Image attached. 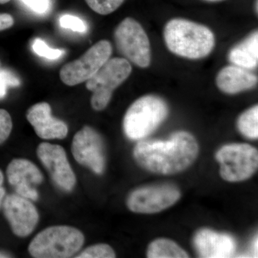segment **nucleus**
<instances>
[{"instance_id":"f257e3e1","label":"nucleus","mask_w":258,"mask_h":258,"mask_svg":"<svg viewBox=\"0 0 258 258\" xmlns=\"http://www.w3.org/2000/svg\"><path fill=\"white\" fill-rule=\"evenodd\" d=\"M198 154V141L184 131L174 132L167 140L138 141L133 151L134 159L141 167L162 175L186 170L196 161Z\"/></svg>"},{"instance_id":"f03ea898","label":"nucleus","mask_w":258,"mask_h":258,"mask_svg":"<svg viewBox=\"0 0 258 258\" xmlns=\"http://www.w3.org/2000/svg\"><path fill=\"white\" fill-rule=\"evenodd\" d=\"M164 38L171 52L193 60L208 56L215 45L211 30L184 19H173L166 24Z\"/></svg>"},{"instance_id":"7ed1b4c3","label":"nucleus","mask_w":258,"mask_h":258,"mask_svg":"<svg viewBox=\"0 0 258 258\" xmlns=\"http://www.w3.org/2000/svg\"><path fill=\"white\" fill-rule=\"evenodd\" d=\"M169 115L167 103L160 97L147 95L138 98L127 110L123 128L127 138L140 141L155 132Z\"/></svg>"},{"instance_id":"20e7f679","label":"nucleus","mask_w":258,"mask_h":258,"mask_svg":"<svg viewBox=\"0 0 258 258\" xmlns=\"http://www.w3.org/2000/svg\"><path fill=\"white\" fill-rule=\"evenodd\" d=\"M85 237L76 227L51 226L39 232L29 244L28 251L36 258H67L83 247Z\"/></svg>"},{"instance_id":"39448f33","label":"nucleus","mask_w":258,"mask_h":258,"mask_svg":"<svg viewBox=\"0 0 258 258\" xmlns=\"http://www.w3.org/2000/svg\"><path fill=\"white\" fill-rule=\"evenodd\" d=\"M132 71V66L126 59L113 57L86 81V88L92 92L91 103L95 111H103L108 106L113 91L128 79Z\"/></svg>"},{"instance_id":"423d86ee","label":"nucleus","mask_w":258,"mask_h":258,"mask_svg":"<svg viewBox=\"0 0 258 258\" xmlns=\"http://www.w3.org/2000/svg\"><path fill=\"white\" fill-rule=\"evenodd\" d=\"M221 177L229 182L249 179L257 170L258 152L247 144H226L215 154Z\"/></svg>"},{"instance_id":"0eeeda50","label":"nucleus","mask_w":258,"mask_h":258,"mask_svg":"<svg viewBox=\"0 0 258 258\" xmlns=\"http://www.w3.org/2000/svg\"><path fill=\"white\" fill-rule=\"evenodd\" d=\"M117 49L127 60L140 68L149 67L152 61L151 45L141 24L132 18H125L114 32Z\"/></svg>"},{"instance_id":"6e6552de","label":"nucleus","mask_w":258,"mask_h":258,"mask_svg":"<svg viewBox=\"0 0 258 258\" xmlns=\"http://www.w3.org/2000/svg\"><path fill=\"white\" fill-rule=\"evenodd\" d=\"M181 195L177 186L171 183L147 185L129 194L126 205L134 213L155 214L171 208Z\"/></svg>"},{"instance_id":"1a4fd4ad","label":"nucleus","mask_w":258,"mask_h":258,"mask_svg":"<svg viewBox=\"0 0 258 258\" xmlns=\"http://www.w3.org/2000/svg\"><path fill=\"white\" fill-rule=\"evenodd\" d=\"M112 51L109 41H98L77 60L62 66L60 72L61 81L69 86L86 82L111 58Z\"/></svg>"},{"instance_id":"9d476101","label":"nucleus","mask_w":258,"mask_h":258,"mask_svg":"<svg viewBox=\"0 0 258 258\" xmlns=\"http://www.w3.org/2000/svg\"><path fill=\"white\" fill-rule=\"evenodd\" d=\"M71 151L75 160L79 164L101 175L106 169V148L101 134L85 125L75 134Z\"/></svg>"},{"instance_id":"9b49d317","label":"nucleus","mask_w":258,"mask_h":258,"mask_svg":"<svg viewBox=\"0 0 258 258\" xmlns=\"http://www.w3.org/2000/svg\"><path fill=\"white\" fill-rule=\"evenodd\" d=\"M42 165L61 189L71 191L76 184V176L63 148L57 144L42 142L37 149Z\"/></svg>"},{"instance_id":"f8f14e48","label":"nucleus","mask_w":258,"mask_h":258,"mask_svg":"<svg viewBox=\"0 0 258 258\" xmlns=\"http://www.w3.org/2000/svg\"><path fill=\"white\" fill-rule=\"evenodd\" d=\"M3 207L5 216L15 235L26 237L35 230L39 214L30 200L13 194L5 197Z\"/></svg>"},{"instance_id":"ddd939ff","label":"nucleus","mask_w":258,"mask_h":258,"mask_svg":"<svg viewBox=\"0 0 258 258\" xmlns=\"http://www.w3.org/2000/svg\"><path fill=\"white\" fill-rule=\"evenodd\" d=\"M7 177L16 194L32 201L39 195L35 186L43 181V175L33 162L25 159H15L7 168Z\"/></svg>"},{"instance_id":"4468645a","label":"nucleus","mask_w":258,"mask_h":258,"mask_svg":"<svg viewBox=\"0 0 258 258\" xmlns=\"http://www.w3.org/2000/svg\"><path fill=\"white\" fill-rule=\"evenodd\" d=\"M193 244L200 257H231L235 253L237 242L230 234L203 228L195 233Z\"/></svg>"},{"instance_id":"2eb2a0df","label":"nucleus","mask_w":258,"mask_h":258,"mask_svg":"<svg viewBox=\"0 0 258 258\" xmlns=\"http://www.w3.org/2000/svg\"><path fill=\"white\" fill-rule=\"evenodd\" d=\"M50 105L46 102L36 103L29 108L27 119L35 133L44 140L64 139L69 134V127L64 121L51 114Z\"/></svg>"},{"instance_id":"dca6fc26","label":"nucleus","mask_w":258,"mask_h":258,"mask_svg":"<svg viewBox=\"0 0 258 258\" xmlns=\"http://www.w3.org/2000/svg\"><path fill=\"white\" fill-rule=\"evenodd\" d=\"M257 83V78L255 75L235 64L223 68L216 78V84L219 89L231 95L251 89Z\"/></svg>"},{"instance_id":"f3484780","label":"nucleus","mask_w":258,"mask_h":258,"mask_svg":"<svg viewBox=\"0 0 258 258\" xmlns=\"http://www.w3.org/2000/svg\"><path fill=\"white\" fill-rule=\"evenodd\" d=\"M229 60L235 66L252 69L258 63V32H254L231 50Z\"/></svg>"},{"instance_id":"a211bd4d","label":"nucleus","mask_w":258,"mask_h":258,"mask_svg":"<svg viewBox=\"0 0 258 258\" xmlns=\"http://www.w3.org/2000/svg\"><path fill=\"white\" fill-rule=\"evenodd\" d=\"M149 258H186L187 252L179 244L169 239L159 238L153 241L148 247Z\"/></svg>"},{"instance_id":"6ab92c4d","label":"nucleus","mask_w":258,"mask_h":258,"mask_svg":"<svg viewBox=\"0 0 258 258\" xmlns=\"http://www.w3.org/2000/svg\"><path fill=\"white\" fill-rule=\"evenodd\" d=\"M237 128L244 137L255 140L258 138V106H252L243 112L237 120Z\"/></svg>"},{"instance_id":"aec40b11","label":"nucleus","mask_w":258,"mask_h":258,"mask_svg":"<svg viewBox=\"0 0 258 258\" xmlns=\"http://www.w3.org/2000/svg\"><path fill=\"white\" fill-rule=\"evenodd\" d=\"M115 252L107 244H97L90 246L76 256L77 258H114Z\"/></svg>"},{"instance_id":"412c9836","label":"nucleus","mask_w":258,"mask_h":258,"mask_svg":"<svg viewBox=\"0 0 258 258\" xmlns=\"http://www.w3.org/2000/svg\"><path fill=\"white\" fill-rule=\"evenodd\" d=\"M93 11L101 15L111 14L123 4L125 0H85Z\"/></svg>"},{"instance_id":"4be33fe9","label":"nucleus","mask_w":258,"mask_h":258,"mask_svg":"<svg viewBox=\"0 0 258 258\" xmlns=\"http://www.w3.org/2000/svg\"><path fill=\"white\" fill-rule=\"evenodd\" d=\"M32 49L37 55L49 60H56L64 53V51L60 49L51 48L43 40L39 38L34 40Z\"/></svg>"},{"instance_id":"5701e85b","label":"nucleus","mask_w":258,"mask_h":258,"mask_svg":"<svg viewBox=\"0 0 258 258\" xmlns=\"http://www.w3.org/2000/svg\"><path fill=\"white\" fill-rule=\"evenodd\" d=\"M20 80L9 70L0 69V100L6 96L8 88L20 86Z\"/></svg>"},{"instance_id":"b1692460","label":"nucleus","mask_w":258,"mask_h":258,"mask_svg":"<svg viewBox=\"0 0 258 258\" xmlns=\"http://www.w3.org/2000/svg\"><path fill=\"white\" fill-rule=\"evenodd\" d=\"M60 25L62 28L81 33L86 32L88 29L87 25L83 20L71 15H62L60 18Z\"/></svg>"},{"instance_id":"393cba45","label":"nucleus","mask_w":258,"mask_h":258,"mask_svg":"<svg viewBox=\"0 0 258 258\" xmlns=\"http://www.w3.org/2000/svg\"><path fill=\"white\" fill-rule=\"evenodd\" d=\"M13 130L11 115L6 110L0 109V145L9 138Z\"/></svg>"},{"instance_id":"a878e982","label":"nucleus","mask_w":258,"mask_h":258,"mask_svg":"<svg viewBox=\"0 0 258 258\" xmlns=\"http://www.w3.org/2000/svg\"><path fill=\"white\" fill-rule=\"evenodd\" d=\"M30 9L38 14H44L50 8V0H21Z\"/></svg>"},{"instance_id":"bb28decb","label":"nucleus","mask_w":258,"mask_h":258,"mask_svg":"<svg viewBox=\"0 0 258 258\" xmlns=\"http://www.w3.org/2000/svg\"><path fill=\"white\" fill-rule=\"evenodd\" d=\"M14 18L11 15L0 14V31L9 29L14 25Z\"/></svg>"},{"instance_id":"cd10ccee","label":"nucleus","mask_w":258,"mask_h":258,"mask_svg":"<svg viewBox=\"0 0 258 258\" xmlns=\"http://www.w3.org/2000/svg\"><path fill=\"white\" fill-rule=\"evenodd\" d=\"M3 183H4V174L0 169V208L3 205V200H4L5 195H6V191L3 186Z\"/></svg>"},{"instance_id":"c85d7f7f","label":"nucleus","mask_w":258,"mask_h":258,"mask_svg":"<svg viewBox=\"0 0 258 258\" xmlns=\"http://www.w3.org/2000/svg\"><path fill=\"white\" fill-rule=\"evenodd\" d=\"M10 256H8V254L3 253V252H0V258L3 257H9Z\"/></svg>"},{"instance_id":"c756f323","label":"nucleus","mask_w":258,"mask_h":258,"mask_svg":"<svg viewBox=\"0 0 258 258\" xmlns=\"http://www.w3.org/2000/svg\"><path fill=\"white\" fill-rule=\"evenodd\" d=\"M10 0H0V4H6V3H9Z\"/></svg>"},{"instance_id":"7c9ffc66","label":"nucleus","mask_w":258,"mask_h":258,"mask_svg":"<svg viewBox=\"0 0 258 258\" xmlns=\"http://www.w3.org/2000/svg\"><path fill=\"white\" fill-rule=\"evenodd\" d=\"M206 1L215 2V1H220V0H206Z\"/></svg>"}]
</instances>
